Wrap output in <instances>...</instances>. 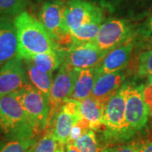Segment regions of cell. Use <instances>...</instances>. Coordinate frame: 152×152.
Returning <instances> with one entry per match:
<instances>
[{"label": "cell", "instance_id": "6da1fadb", "mask_svg": "<svg viewBox=\"0 0 152 152\" xmlns=\"http://www.w3.org/2000/svg\"><path fill=\"white\" fill-rule=\"evenodd\" d=\"M14 23L16 30L17 58L28 60L37 54L60 53L58 45L51 38L40 20L24 11L15 17Z\"/></svg>", "mask_w": 152, "mask_h": 152}, {"label": "cell", "instance_id": "7a4b0ae2", "mask_svg": "<svg viewBox=\"0 0 152 152\" xmlns=\"http://www.w3.org/2000/svg\"><path fill=\"white\" fill-rule=\"evenodd\" d=\"M0 131L5 140H25L37 135L27 114L12 93L0 99Z\"/></svg>", "mask_w": 152, "mask_h": 152}, {"label": "cell", "instance_id": "3957f363", "mask_svg": "<svg viewBox=\"0 0 152 152\" xmlns=\"http://www.w3.org/2000/svg\"><path fill=\"white\" fill-rule=\"evenodd\" d=\"M130 86L129 83H124L105 106L103 138L110 143L124 142L129 140L125 125V109Z\"/></svg>", "mask_w": 152, "mask_h": 152}, {"label": "cell", "instance_id": "277c9868", "mask_svg": "<svg viewBox=\"0 0 152 152\" xmlns=\"http://www.w3.org/2000/svg\"><path fill=\"white\" fill-rule=\"evenodd\" d=\"M14 94L27 114L37 135L46 130L49 114L48 100L30 83Z\"/></svg>", "mask_w": 152, "mask_h": 152}, {"label": "cell", "instance_id": "5b68a950", "mask_svg": "<svg viewBox=\"0 0 152 152\" xmlns=\"http://www.w3.org/2000/svg\"><path fill=\"white\" fill-rule=\"evenodd\" d=\"M77 75L78 69H73L64 64H62L60 66L58 72L56 74L53 80L51 88L47 129L53 125L57 113L59 112L64 104L70 99Z\"/></svg>", "mask_w": 152, "mask_h": 152}, {"label": "cell", "instance_id": "8992f818", "mask_svg": "<svg viewBox=\"0 0 152 152\" xmlns=\"http://www.w3.org/2000/svg\"><path fill=\"white\" fill-rule=\"evenodd\" d=\"M134 31L129 22L124 19H110L100 26L92 43L105 53L128 43L133 40Z\"/></svg>", "mask_w": 152, "mask_h": 152}, {"label": "cell", "instance_id": "52a82bcc", "mask_svg": "<svg viewBox=\"0 0 152 152\" xmlns=\"http://www.w3.org/2000/svg\"><path fill=\"white\" fill-rule=\"evenodd\" d=\"M66 3L62 0H53L44 3L40 11V21L51 38L59 48L71 42L69 34L64 28V10Z\"/></svg>", "mask_w": 152, "mask_h": 152}, {"label": "cell", "instance_id": "ba28073f", "mask_svg": "<svg viewBox=\"0 0 152 152\" xmlns=\"http://www.w3.org/2000/svg\"><path fill=\"white\" fill-rule=\"evenodd\" d=\"M143 86L131 85L126 100L125 125L129 140L145 128L150 117V111L143 96Z\"/></svg>", "mask_w": 152, "mask_h": 152}, {"label": "cell", "instance_id": "9c48e42d", "mask_svg": "<svg viewBox=\"0 0 152 152\" xmlns=\"http://www.w3.org/2000/svg\"><path fill=\"white\" fill-rule=\"evenodd\" d=\"M108 53H105L92 42L71 44L67 49H61L62 64L75 69L96 68Z\"/></svg>", "mask_w": 152, "mask_h": 152}, {"label": "cell", "instance_id": "30bf717a", "mask_svg": "<svg viewBox=\"0 0 152 152\" xmlns=\"http://www.w3.org/2000/svg\"><path fill=\"white\" fill-rule=\"evenodd\" d=\"M82 120L80 102L69 99L57 113L53 125L50 127L56 140L61 146L64 147L70 142L73 128Z\"/></svg>", "mask_w": 152, "mask_h": 152}, {"label": "cell", "instance_id": "8fae6325", "mask_svg": "<svg viewBox=\"0 0 152 152\" xmlns=\"http://www.w3.org/2000/svg\"><path fill=\"white\" fill-rule=\"evenodd\" d=\"M103 13L98 6L85 0H69L64 10V28L66 31L87 23H102Z\"/></svg>", "mask_w": 152, "mask_h": 152}, {"label": "cell", "instance_id": "7c38bea8", "mask_svg": "<svg viewBox=\"0 0 152 152\" xmlns=\"http://www.w3.org/2000/svg\"><path fill=\"white\" fill-rule=\"evenodd\" d=\"M29 84L24 63L15 57L0 66V99Z\"/></svg>", "mask_w": 152, "mask_h": 152}, {"label": "cell", "instance_id": "4fadbf2b", "mask_svg": "<svg viewBox=\"0 0 152 152\" xmlns=\"http://www.w3.org/2000/svg\"><path fill=\"white\" fill-rule=\"evenodd\" d=\"M125 79L126 74L123 70L97 76L91 96L106 106L109 100L124 86Z\"/></svg>", "mask_w": 152, "mask_h": 152}, {"label": "cell", "instance_id": "5bb4252c", "mask_svg": "<svg viewBox=\"0 0 152 152\" xmlns=\"http://www.w3.org/2000/svg\"><path fill=\"white\" fill-rule=\"evenodd\" d=\"M16 30L10 16L0 15V66L17 57Z\"/></svg>", "mask_w": 152, "mask_h": 152}, {"label": "cell", "instance_id": "9a60e30c", "mask_svg": "<svg viewBox=\"0 0 152 152\" xmlns=\"http://www.w3.org/2000/svg\"><path fill=\"white\" fill-rule=\"evenodd\" d=\"M134 45V42L131 41L110 51L99 65L96 67V77L104 74L123 70L130 60Z\"/></svg>", "mask_w": 152, "mask_h": 152}, {"label": "cell", "instance_id": "2e32d148", "mask_svg": "<svg viewBox=\"0 0 152 152\" xmlns=\"http://www.w3.org/2000/svg\"><path fill=\"white\" fill-rule=\"evenodd\" d=\"M105 105L100 103L93 96H89L80 102V112L82 119L89 129L99 130L103 127Z\"/></svg>", "mask_w": 152, "mask_h": 152}, {"label": "cell", "instance_id": "e0dca14e", "mask_svg": "<svg viewBox=\"0 0 152 152\" xmlns=\"http://www.w3.org/2000/svg\"><path fill=\"white\" fill-rule=\"evenodd\" d=\"M96 80V68L87 69H78V75L70 99L80 102L82 100L91 96L92 94Z\"/></svg>", "mask_w": 152, "mask_h": 152}, {"label": "cell", "instance_id": "ac0fdd59", "mask_svg": "<svg viewBox=\"0 0 152 152\" xmlns=\"http://www.w3.org/2000/svg\"><path fill=\"white\" fill-rule=\"evenodd\" d=\"M22 61L26 68L29 83L33 87H35L38 91L42 93L49 102L50 92L53 84V75L39 70L36 66H34L28 61Z\"/></svg>", "mask_w": 152, "mask_h": 152}, {"label": "cell", "instance_id": "d6986e66", "mask_svg": "<svg viewBox=\"0 0 152 152\" xmlns=\"http://www.w3.org/2000/svg\"><path fill=\"white\" fill-rule=\"evenodd\" d=\"M102 24L97 22H91L70 29L69 31V34L70 36L72 44L92 42L97 36Z\"/></svg>", "mask_w": 152, "mask_h": 152}, {"label": "cell", "instance_id": "ffe728a7", "mask_svg": "<svg viewBox=\"0 0 152 152\" xmlns=\"http://www.w3.org/2000/svg\"><path fill=\"white\" fill-rule=\"evenodd\" d=\"M25 61L30 62L33 65L36 66L39 70L53 75L54 71L59 69L62 64L61 50L59 53L58 54H50V53L37 54L31 57L30 59L25 60Z\"/></svg>", "mask_w": 152, "mask_h": 152}, {"label": "cell", "instance_id": "44dd1931", "mask_svg": "<svg viewBox=\"0 0 152 152\" xmlns=\"http://www.w3.org/2000/svg\"><path fill=\"white\" fill-rule=\"evenodd\" d=\"M80 152H102L100 142L95 131L87 129L80 137L72 142Z\"/></svg>", "mask_w": 152, "mask_h": 152}, {"label": "cell", "instance_id": "7402d4cb", "mask_svg": "<svg viewBox=\"0 0 152 152\" xmlns=\"http://www.w3.org/2000/svg\"><path fill=\"white\" fill-rule=\"evenodd\" d=\"M37 140L35 138L25 140H5L0 141V152H26L32 148Z\"/></svg>", "mask_w": 152, "mask_h": 152}, {"label": "cell", "instance_id": "603a6c76", "mask_svg": "<svg viewBox=\"0 0 152 152\" xmlns=\"http://www.w3.org/2000/svg\"><path fill=\"white\" fill-rule=\"evenodd\" d=\"M60 147L61 145L53 136L52 129L48 128L41 140L37 141L33 146L32 152H56Z\"/></svg>", "mask_w": 152, "mask_h": 152}, {"label": "cell", "instance_id": "cb8c5ba5", "mask_svg": "<svg viewBox=\"0 0 152 152\" xmlns=\"http://www.w3.org/2000/svg\"><path fill=\"white\" fill-rule=\"evenodd\" d=\"M28 0H0V15L16 16L25 11Z\"/></svg>", "mask_w": 152, "mask_h": 152}, {"label": "cell", "instance_id": "d4e9b609", "mask_svg": "<svg viewBox=\"0 0 152 152\" xmlns=\"http://www.w3.org/2000/svg\"><path fill=\"white\" fill-rule=\"evenodd\" d=\"M138 74L141 77L152 76V50L140 53L138 61Z\"/></svg>", "mask_w": 152, "mask_h": 152}, {"label": "cell", "instance_id": "484cf974", "mask_svg": "<svg viewBox=\"0 0 152 152\" xmlns=\"http://www.w3.org/2000/svg\"><path fill=\"white\" fill-rule=\"evenodd\" d=\"M142 144L140 142H132L121 145L105 149L102 152H140Z\"/></svg>", "mask_w": 152, "mask_h": 152}, {"label": "cell", "instance_id": "4316f807", "mask_svg": "<svg viewBox=\"0 0 152 152\" xmlns=\"http://www.w3.org/2000/svg\"><path fill=\"white\" fill-rule=\"evenodd\" d=\"M143 96L150 111V116L152 117V76L148 77V81L143 86Z\"/></svg>", "mask_w": 152, "mask_h": 152}, {"label": "cell", "instance_id": "83f0119b", "mask_svg": "<svg viewBox=\"0 0 152 152\" xmlns=\"http://www.w3.org/2000/svg\"><path fill=\"white\" fill-rule=\"evenodd\" d=\"M140 35L144 37H149L152 35V13L150 16L147 18V20L144 22L140 30Z\"/></svg>", "mask_w": 152, "mask_h": 152}, {"label": "cell", "instance_id": "f1b7e54d", "mask_svg": "<svg viewBox=\"0 0 152 152\" xmlns=\"http://www.w3.org/2000/svg\"><path fill=\"white\" fill-rule=\"evenodd\" d=\"M140 152H152V140L145 144H142Z\"/></svg>", "mask_w": 152, "mask_h": 152}, {"label": "cell", "instance_id": "f546056e", "mask_svg": "<svg viewBox=\"0 0 152 152\" xmlns=\"http://www.w3.org/2000/svg\"><path fill=\"white\" fill-rule=\"evenodd\" d=\"M64 151L65 152H80L78 151V149L75 146V145L72 143V142H69L66 145L64 146Z\"/></svg>", "mask_w": 152, "mask_h": 152}, {"label": "cell", "instance_id": "4dcf8cb0", "mask_svg": "<svg viewBox=\"0 0 152 152\" xmlns=\"http://www.w3.org/2000/svg\"><path fill=\"white\" fill-rule=\"evenodd\" d=\"M144 48H146L147 50H152V35L146 38V42Z\"/></svg>", "mask_w": 152, "mask_h": 152}, {"label": "cell", "instance_id": "1f68e13d", "mask_svg": "<svg viewBox=\"0 0 152 152\" xmlns=\"http://www.w3.org/2000/svg\"><path fill=\"white\" fill-rule=\"evenodd\" d=\"M56 152H65V151H64V147L61 146Z\"/></svg>", "mask_w": 152, "mask_h": 152}, {"label": "cell", "instance_id": "d6a6232c", "mask_svg": "<svg viewBox=\"0 0 152 152\" xmlns=\"http://www.w3.org/2000/svg\"><path fill=\"white\" fill-rule=\"evenodd\" d=\"M32 149H33V147H32V148H31L30 150H28L26 152H32Z\"/></svg>", "mask_w": 152, "mask_h": 152}]
</instances>
